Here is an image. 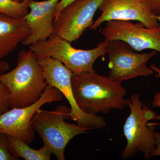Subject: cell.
Wrapping results in <instances>:
<instances>
[{"mask_svg":"<svg viewBox=\"0 0 160 160\" xmlns=\"http://www.w3.org/2000/svg\"><path fill=\"white\" fill-rule=\"evenodd\" d=\"M71 83L76 102L86 114H106L112 109L122 110L128 106L126 89L122 83L109 76L96 71L73 73Z\"/></svg>","mask_w":160,"mask_h":160,"instance_id":"1","label":"cell"},{"mask_svg":"<svg viewBox=\"0 0 160 160\" xmlns=\"http://www.w3.org/2000/svg\"><path fill=\"white\" fill-rule=\"evenodd\" d=\"M0 82L9 90L11 108H22L35 102L48 85L37 57L29 49L20 52L17 66L0 75Z\"/></svg>","mask_w":160,"mask_h":160,"instance_id":"2","label":"cell"},{"mask_svg":"<svg viewBox=\"0 0 160 160\" xmlns=\"http://www.w3.org/2000/svg\"><path fill=\"white\" fill-rule=\"evenodd\" d=\"M70 112L71 108L59 105L52 111L38 109L32 119L35 131L58 160H65L66 146L73 138L89 130L66 122V120L70 118Z\"/></svg>","mask_w":160,"mask_h":160,"instance_id":"3","label":"cell"},{"mask_svg":"<svg viewBox=\"0 0 160 160\" xmlns=\"http://www.w3.org/2000/svg\"><path fill=\"white\" fill-rule=\"evenodd\" d=\"M108 41L105 39L93 49H77L70 42L62 38L52 35L47 40L30 45L38 59L52 58L58 60L73 73L93 72L94 63L98 58L106 54Z\"/></svg>","mask_w":160,"mask_h":160,"instance_id":"4","label":"cell"},{"mask_svg":"<svg viewBox=\"0 0 160 160\" xmlns=\"http://www.w3.org/2000/svg\"><path fill=\"white\" fill-rule=\"evenodd\" d=\"M127 101L130 113L123 126L127 144L121 157L127 160L140 152L149 159L155 148L154 132L156 126L148 125L151 120L152 110L142 102L138 93L131 95Z\"/></svg>","mask_w":160,"mask_h":160,"instance_id":"5","label":"cell"},{"mask_svg":"<svg viewBox=\"0 0 160 160\" xmlns=\"http://www.w3.org/2000/svg\"><path fill=\"white\" fill-rule=\"evenodd\" d=\"M44 70L48 85L61 92L69 102L71 108L70 119L81 127L92 129H102L106 125L104 118L95 115L86 114L78 106L73 95L71 78L73 72L64 64L52 58L38 59Z\"/></svg>","mask_w":160,"mask_h":160,"instance_id":"6","label":"cell"},{"mask_svg":"<svg viewBox=\"0 0 160 160\" xmlns=\"http://www.w3.org/2000/svg\"><path fill=\"white\" fill-rule=\"evenodd\" d=\"M157 52L153 50L146 53H137L125 42L108 41L106 53L109 56V77L122 83L138 77L149 76L153 71L147 67V62Z\"/></svg>","mask_w":160,"mask_h":160,"instance_id":"7","label":"cell"},{"mask_svg":"<svg viewBox=\"0 0 160 160\" xmlns=\"http://www.w3.org/2000/svg\"><path fill=\"white\" fill-rule=\"evenodd\" d=\"M64 97L55 87L47 86L38 101L22 108H12L0 115V132L22 140L28 144L35 138L32 119L38 109L46 103L58 102Z\"/></svg>","mask_w":160,"mask_h":160,"instance_id":"8","label":"cell"},{"mask_svg":"<svg viewBox=\"0 0 160 160\" xmlns=\"http://www.w3.org/2000/svg\"><path fill=\"white\" fill-rule=\"evenodd\" d=\"M104 0H76L62 10L53 22L52 35L70 42L76 41L93 23L97 10Z\"/></svg>","mask_w":160,"mask_h":160,"instance_id":"9","label":"cell"},{"mask_svg":"<svg viewBox=\"0 0 160 160\" xmlns=\"http://www.w3.org/2000/svg\"><path fill=\"white\" fill-rule=\"evenodd\" d=\"M101 33L105 39L123 41L136 51L151 49L160 52V26L148 28L139 22L111 20L106 22Z\"/></svg>","mask_w":160,"mask_h":160,"instance_id":"10","label":"cell"},{"mask_svg":"<svg viewBox=\"0 0 160 160\" xmlns=\"http://www.w3.org/2000/svg\"><path fill=\"white\" fill-rule=\"evenodd\" d=\"M99 9L102 13L89 29L95 30L104 22L111 20L138 21L148 28L160 26L155 15L141 0H104Z\"/></svg>","mask_w":160,"mask_h":160,"instance_id":"11","label":"cell"},{"mask_svg":"<svg viewBox=\"0 0 160 160\" xmlns=\"http://www.w3.org/2000/svg\"><path fill=\"white\" fill-rule=\"evenodd\" d=\"M60 1H30V11L24 18L29 26V34L22 44L30 46L39 41L47 40L52 35L55 9Z\"/></svg>","mask_w":160,"mask_h":160,"instance_id":"12","label":"cell"},{"mask_svg":"<svg viewBox=\"0 0 160 160\" xmlns=\"http://www.w3.org/2000/svg\"><path fill=\"white\" fill-rule=\"evenodd\" d=\"M29 34V26L24 18L0 14V60L14 51Z\"/></svg>","mask_w":160,"mask_h":160,"instance_id":"13","label":"cell"},{"mask_svg":"<svg viewBox=\"0 0 160 160\" xmlns=\"http://www.w3.org/2000/svg\"><path fill=\"white\" fill-rule=\"evenodd\" d=\"M6 142L9 152L17 160L19 158L26 160H49L51 158L52 152L46 144H44L40 149H35L22 140L8 135Z\"/></svg>","mask_w":160,"mask_h":160,"instance_id":"14","label":"cell"},{"mask_svg":"<svg viewBox=\"0 0 160 160\" xmlns=\"http://www.w3.org/2000/svg\"><path fill=\"white\" fill-rule=\"evenodd\" d=\"M31 0L18 2L14 0H0V14L15 18H24L29 13V4Z\"/></svg>","mask_w":160,"mask_h":160,"instance_id":"15","label":"cell"},{"mask_svg":"<svg viewBox=\"0 0 160 160\" xmlns=\"http://www.w3.org/2000/svg\"><path fill=\"white\" fill-rule=\"evenodd\" d=\"M10 108L9 90L4 84L0 82V115L8 111Z\"/></svg>","mask_w":160,"mask_h":160,"instance_id":"16","label":"cell"},{"mask_svg":"<svg viewBox=\"0 0 160 160\" xmlns=\"http://www.w3.org/2000/svg\"><path fill=\"white\" fill-rule=\"evenodd\" d=\"M6 139L7 135L0 132V160H16L8 149Z\"/></svg>","mask_w":160,"mask_h":160,"instance_id":"17","label":"cell"},{"mask_svg":"<svg viewBox=\"0 0 160 160\" xmlns=\"http://www.w3.org/2000/svg\"><path fill=\"white\" fill-rule=\"evenodd\" d=\"M156 16H160V0H141Z\"/></svg>","mask_w":160,"mask_h":160,"instance_id":"18","label":"cell"},{"mask_svg":"<svg viewBox=\"0 0 160 160\" xmlns=\"http://www.w3.org/2000/svg\"><path fill=\"white\" fill-rule=\"evenodd\" d=\"M75 1L76 0H60L55 9L54 15H53L54 21L57 19L61 12L66 6H68L69 4H71V3Z\"/></svg>","mask_w":160,"mask_h":160,"instance_id":"19","label":"cell"},{"mask_svg":"<svg viewBox=\"0 0 160 160\" xmlns=\"http://www.w3.org/2000/svg\"><path fill=\"white\" fill-rule=\"evenodd\" d=\"M154 138L155 141V148L151 152L150 157L160 156V132L154 131Z\"/></svg>","mask_w":160,"mask_h":160,"instance_id":"20","label":"cell"},{"mask_svg":"<svg viewBox=\"0 0 160 160\" xmlns=\"http://www.w3.org/2000/svg\"><path fill=\"white\" fill-rule=\"evenodd\" d=\"M9 63L6 61L0 60V75L6 73V71L9 69Z\"/></svg>","mask_w":160,"mask_h":160,"instance_id":"21","label":"cell"},{"mask_svg":"<svg viewBox=\"0 0 160 160\" xmlns=\"http://www.w3.org/2000/svg\"><path fill=\"white\" fill-rule=\"evenodd\" d=\"M152 107L160 109V92H157L155 94L152 102Z\"/></svg>","mask_w":160,"mask_h":160,"instance_id":"22","label":"cell"},{"mask_svg":"<svg viewBox=\"0 0 160 160\" xmlns=\"http://www.w3.org/2000/svg\"><path fill=\"white\" fill-rule=\"evenodd\" d=\"M157 120L160 121V114L157 115L156 112L153 111L152 115V120ZM149 126H158L160 125V123H148Z\"/></svg>","mask_w":160,"mask_h":160,"instance_id":"23","label":"cell"},{"mask_svg":"<svg viewBox=\"0 0 160 160\" xmlns=\"http://www.w3.org/2000/svg\"><path fill=\"white\" fill-rule=\"evenodd\" d=\"M149 68L153 70V72H155V76L156 77L160 78V69L158 68L157 66L154 64H152L151 66H149Z\"/></svg>","mask_w":160,"mask_h":160,"instance_id":"24","label":"cell"},{"mask_svg":"<svg viewBox=\"0 0 160 160\" xmlns=\"http://www.w3.org/2000/svg\"><path fill=\"white\" fill-rule=\"evenodd\" d=\"M156 17L158 22L159 21L160 22V16H156Z\"/></svg>","mask_w":160,"mask_h":160,"instance_id":"25","label":"cell"},{"mask_svg":"<svg viewBox=\"0 0 160 160\" xmlns=\"http://www.w3.org/2000/svg\"><path fill=\"white\" fill-rule=\"evenodd\" d=\"M14 1H16V2H22V1H23V0H14Z\"/></svg>","mask_w":160,"mask_h":160,"instance_id":"26","label":"cell"}]
</instances>
